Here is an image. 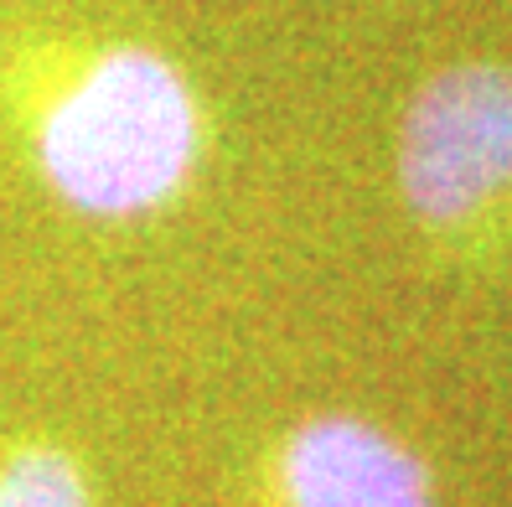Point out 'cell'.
Instances as JSON below:
<instances>
[{"mask_svg": "<svg viewBox=\"0 0 512 507\" xmlns=\"http://www.w3.org/2000/svg\"><path fill=\"white\" fill-rule=\"evenodd\" d=\"M26 166L63 213L135 228L182 207L213 156L197 78L140 37H32L0 63Z\"/></svg>", "mask_w": 512, "mask_h": 507, "instance_id": "1", "label": "cell"}, {"mask_svg": "<svg viewBox=\"0 0 512 507\" xmlns=\"http://www.w3.org/2000/svg\"><path fill=\"white\" fill-rule=\"evenodd\" d=\"M259 507H440V492L399 430L352 409H321L269 445Z\"/></svg>", "mask_w": 512, "mask_h": 507, "instance_id": "3", "label": "cell"}, {"mask_svg": "<svg viewBox=\"0 0 512 507\" xmlns=\"http://www.w3.org/2000/svg\"><path fill=\"white\" fill-rule=\"evenodd\" d=\"M394 187L409 223L445 244L512 218V63L461 57L414 88L394 130Z\"/></svg>", "mask_w": 512, "mask_h": 507, "instance_id": "2", "label": "cell"}, {"mask_svg": "<svg viewBox=\"0 0 512 507\" xmlns=\"http://www.w3.org/2000/svg\"><path fill=\"white\" fill-rule=\"evenodd\" d=\"M0 507H104V497L63 435L21 430L0 440Z\"/></svg>", "mask_w": 512, "mask_h": 507, "instance_id": "4", "label": "cell"}]
</instances>
